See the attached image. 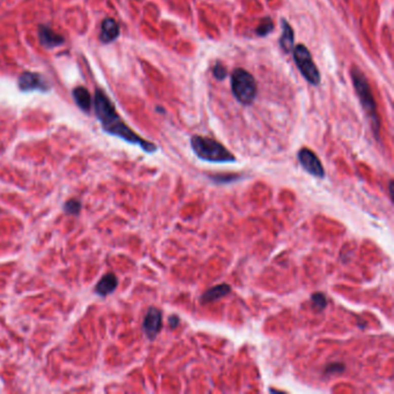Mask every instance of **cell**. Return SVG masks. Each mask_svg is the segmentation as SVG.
Returning a JSON list of instances; mask_svg holds the SVG:
<instances>
[{
    "instance_id": "cell-18",
    "label": "cell",
    "mask_w": 394,
    "mask_h": 394,
    "mask_svg": "<svg viewBox=\"0 0 394 394\" xmlns=\"http://www.w3.org/2000/svg\"><path fill=\"white\" fill-rule=\"evenodd\" d=\"M213 74H214V77L218 79V80H225L228 76V72H227V68L225 67V66L218 63L217 65L214 66Z\"/></svg>"
},
{
    "instance_id": "cell-15",
    "label": "cell",
    "mask_w": 394,
    "mask_h": 394,
    "mask_svg": "<svg viewBox=\"0 0 394 394\" xmlns=\"http://www.w3.org/2000/svg\"><path fill=\"white\" fill-rule=\"evenodd\" d=\"M81 208H82V204L79 200H77V199H69V200L66 201L63 206L65 214L72 215V217H74V215H79V213L81 211Z\"/></svg>"
},
{
    "instance_id": "cell-5",
    "label": "cell",
    "mask_w": 394,
    "mask_h": 394,
    "mask_svg": "<svg viewBox=\"0 0 394 394\" xmlns=\"http://www.w3.org/2000/svg\"><path fill=\"white\" fill-rule=\"evenodd\" d=\"M293 55L297 68L300 69L305 80L313 86H318L320 84V72H319L317 65L314 64L308 48L304 44H298L293 49Z\"/></svg>"
},
{
    "instance_id": "cell-8",
    "label": "cell",
    "mask_w": 394,
    "mask_h": 394,
    "mask_svg": "<svg viewBox=\"0 0 394 394\" xmlns=\"http://www.w3.org/2000/svg\"><path fill=\"white\" fill-rule=\"evenodd\" d=\"M142 329L145 334L149 340H154L162 329V312L154 306H151L147 310L146 316L144 318Z\"/></svg>"
},
{
    "instance_id": "cell-20",
    "label": "cell",
    "mask_w": 394,
    "mask_h": 394,
    "mask_svg": "<svg viewBox=\"0 0 394 394\" xmlns=\"http://www.w3.org/2000/svg\"><path fill=\"white\" fill-rule=\"evenodd\" d=\"M343 370H345V364L338 363V362L329 364V366H327L325 369L326 373H330V375L331 373H340V372H342Z\"/></svg>"
},
{
    "instance_id": "cell-9",
    "label": "cell",
    "mask_w": 394,
    "mask_h": 394,
    "mask_svg": "<svg viewBox=\"0 0 394 394\" xmlns=\"http://www.w3.org/2000/svg\"><path fill=\"white\" fill-rule=\"evenodd\" d=\"M39 39L41 44L48 49L57 48L59 47V45L64 44L65 42V39L63 36L59 35L56 31H53L52 29L48 26H40Z\"/></svg>"
},
{
    "instance_id": "cell-21",
    "label": "cell",
    "mask_w": 394,
    "mask_h": 394,
    "mask_svg": "<svg viewBox=\"0 0 394 394\" xmlns=\"http://www.w3.org/2000/svg\"><path fill=\"white\" fill-rule=\"evenodd\" d=\"M180 324V318L177 316H170L169 317V326L171 329H176V327Z\"/></svg>"
},
{
    "instance_id": "cell-3",
    "label": "cell",
    "mask_w": 394,
    "mask_h": 394,
    "mask_svg": "<svg viewBox=\"0 0 394 394\" xmlns=\"http://www.w3.org/2000/svg\"><path fill=\"white\" fill-rule=\"evenodd\" d=\"M191 147L199 159L213 163H231L236 157L229 149L219 141L202 135H193L191 138Z\"/></svg>"
},
{
    "instance_id": "cell-1",
    "label": "cell",
    "mask_w": 394,
    "mask_h": 394,
    "mask_svg": "<svg viewBox=\"0 0 394 394\" xmlns=\"http://www.w3.org/2000/svg\"><path fill=\"white\" fill-rule=\"evenodd\" d=\"M94 110L97 119L102 124L103 130L106 133L118 136V138L123 139L128 144L136 145V146H139L148 154H152V153L157 151L155 144L141 138L139 134H136L131 127H128L124 123V120L118 115L117 110H116L114 103L110 101L106 94L101 89H97L96 93H95Z\"/></svg>"
},
{
    "instance_id": "cell-14",
    "label": "cell",
    "mask_w": 394,
    "mask_h": 394,
    "mask_svg": "<svg viewBox=\"0 0 394 394\" xmlns=\"http://www.w3.org/2000/svg\"><path fill=\"white\" fill-rule=\"evenodd\" d=\"M73 97L78 106L80 108L81 110L88 113V111L92 109V96H90L88 90L84 88V87H77V88L73 90Z\"/></svg>"
},
{
    "instance_id": "cell-19",
    "label": "cell",
    "mask_w": 394,
    "mask_h": 394,
    "mask_svg": "<svg viewBox=\"0 0 394 394\" xmlns=\"http://www.w3.org/2000/svg\"><path fill=\"white\" fill-rule=\"evenodd\" d=\"M211 180L214 182H218V183H229V182H234L236 180H238L237 175H217V176H210Z\"/></svg>"
},
{
    "instance_id": "cell-13",
    "label": "cell",
    "mask_w": 394,
    "mask_h": 394,
    "mask_svg": "<svg viewBox=\"0 0 394 394\" xmlns=\"http://www.w3.org/2000/svg\"><path fill=\"white\" fill-rule=\"evenodd\" d=\"M230 292H231V287L229 284L222 283V284L215 285V287L210 288L204 293V295L201 296V303L206 304V303H211L218 300H221V298L227 296Z\"/></svg>"
},
{
    "instance_id": "cell-2",
    "label": "cell",
    "mask_w": 394,
    "mask_h": 394,
    "mask_svg": "<svg viewBox=\"0 0 394 394\" xmlns=\"http://www.w3.org/2000/svg\"><path fill=\"white\" fill-rule=\"evenodd\" d=\"M350 73H351L352 85H354L356 94H357V96L360 98L361 105H362L368 119L370 120L373 134H375L376 138L378 139L379 130H380V120H379L378 111H377V104L375 102V98H373L370 85H369L364 73L357 67V66H354V67L351 68Z\"/></svg>"
},
{
    "instance_id": "cell-6",
    "label": "cell",
    "mask_w": 394,
    "mask_h": 394,
    "mask_svg": "<svg viewBox=\"0 0 394 394\" xmlns=\"http://www.w3.org/2000/svg\"><path fill=\"white\" fill-rule=\"evenodd\" d=\"M297 159L302 168L314 177L323 178L325 176V170L318 156L309 148H302L298 151Z\"/></svg>"
},
{
    "instance_id": "cell-10",
    "label": "cell",
    "mask_w": 394,
    "mask_h": 394,
    "mask_svg": "<svg viewBox=\"0 0 394 394\" xmlns=\"http://www.w3.org/2000/svg\"><path fill=\"white\" fill-rule=\"evenodd\" d=\"M118 287V277L116 276L114 273H106L105 275H103L99 281L95 285L94 292L96 295L101 297H105L108 295H111L116 289Z\"/></svg>"
},
{
    "instance_id": "cell-11",
    "label": "cell",
    "mask_w": 394,
    "mask_h": 394,
    "mask_svg": "<svg viewBox=\"0 0 394 394\" xmlns=\"http://www.w3.org/2000/svg\"><path fill=\"white\" fill-rule=\"evenodd\" d=\"M120 34L118 23L114 19L106 18L103 20L101 26V32H99V39L103 43H111L115 41Z\"/></svg>"
},
{
    "instance_id": "cell-16",
    "label": "cell",
    "mask_w": 394,
    "mask_h": 394,
    "mask_svg": "<svg viewBox=\"0 0 394 394\" xmlns=\"http://www.w3.org/2000/svg\"><path fill=\"white\" fill-rule=\"evenodd\" d=\"M273 29H274V23H273V21L269 18H266V19H263L261 20V22L259 23V26L257 27V35L260 36V37H264V36H267L272 32Z\"/></svg>"
},
{
    "instance_id": "cell-7",
    "label": "cell",
    "mask_w": 394,
    "mask_h": 394,
    "mask_svg": "<svg viewBox=\"0 0 394 394\" xmlns=\"http://www.w3.org/2000/svg\"><path fill=\"white\" fill-rule=\"evenodd\" d=\"M19 88L22 92H42L45 93L50 89L48 81L39 73L34 72H24L19 78Z\"/></svg>"
},
{
    "instance_id": "cell-17",
    "label": "cell",
    "mask_w": 394,
    "mask_h": 394,
    "mask_svg": "<svg viewBox=\"0 0 394 394\" xmlns=\"http://www.w3.org/2000/svg\"><path fill=\"white\" fill-rule=\"evenodd\" d=\"M311 301H312V304L314 308L319 311L324 310L327 306V298L323 293L313 294V295L311 296Z\"/></svg>"
},
{
    "instance_id": "cell-12",
    "label": "cell",
    "mask_w": 394,
    "mask_h": 394,
    "mask_svg": "<svg viewBox=\"0 0 394 394\" xmlns=\"http://www.w3.org/2000/svg\"><path fill=\"white\" fill-rule=\"evenodd\" d=\"M281 26H282V34L280 37V47L283 50L285 53H289L293 51L294 49V30L290 24L285 21L284 19L281 20Z\"/></svg>"
},
{
    "instance_id": "cell-4",
    "label": "cell",
    "mask_w": 394,
    "mask_h": 394,
    "mask_svg": "<svg viewBox=\"0 0 394 394\" xmlns=\"http://www.w3.org/2000/svg\"><path fill=\"white\" fill-rule=\"evenodd\" d=\"M231 89L234 96L244 105L251 104L257 96L254 76L244 68H236L231 74Z\"/></svg>"
}]
</instances>
